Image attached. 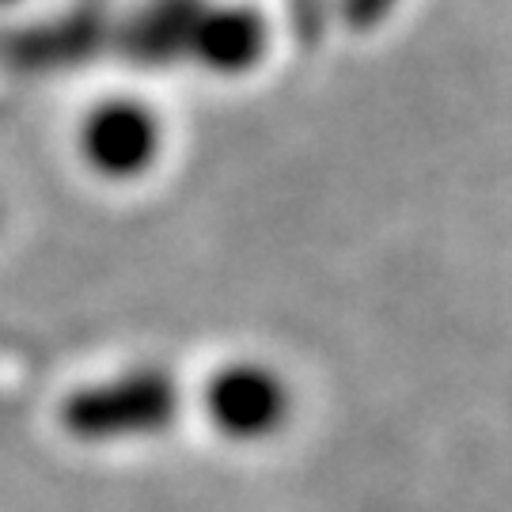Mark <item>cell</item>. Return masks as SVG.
I'll return each instance as SVG.
<instances>
[{
  "label": "cell",
  "instance_id": "6da1fadb",
  "mask_svg": "<svg viewBox=\"0 0 512 512\" xmlns=\"http://www.w3.org/2000/svg\"><path fill=\"white\" fill-rule=\"evenodd\" d=\"M205 421L228 444H266L293 421V384L262 357L220 361L198 391Z\"/></svg>",
  "mask_w": 512,
  "mask_h": 512
},
{
  "label": "cell",
  "instance_id": "7a4b0ae2",
  "mask_svg": "<svg viewBox=\"0 0 512 512\" xmlns=\"http://www.w3.org/2000/svg\"><path fill=\"white\" fill-rule=\"evenodd\" d=\"M73 406H118L110 414H99V418L76 425L73 433H118V429H137V433H148L156 421H164V414L175 406V391L164 376H114V384L92 387L84 395H73L69 399Z\"/></svg>",
  "mask_w": 512,
  "mask_h": 512
}]
</instances>
